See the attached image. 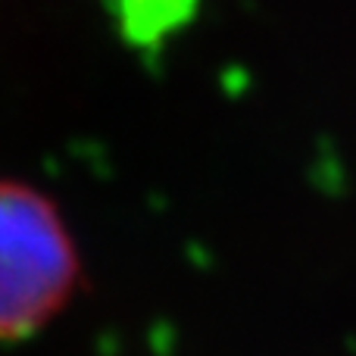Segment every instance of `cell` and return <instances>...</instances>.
Here are the masks:
<instances>
[{
  "label": "cell",
  "instance_id": "obj_1",
  "mask_svg": "<svg viewBox=\"0 0 356 356\" xmlns=\"http://www.w3.org/2000/svg\"><path fill=\"white\" fill-rule=\"evenodd\" d=\"M79 250L47 194L0 178V341L35 334L72 300Z\"/></svg>",
  "mask_w": 356,
  "mask_h": 356
},
{
  "label": "cell",
  "instance_id": "obj_2",
  "mask_svg": "<svg viewBox=\"0 0 356 356\" xmlns=\"http://www.w3.org/2000/svg\"><path fill=\"white\" fill-rule=\"evenodd\" d=\"M191 6V0H122V16L135 35H160Z\"/></svg>",
  "mask_w": 356,
  "mask_h": 356
}]
</instances>
